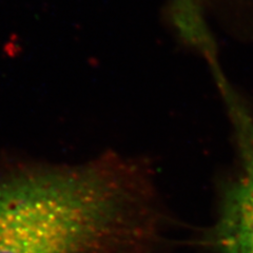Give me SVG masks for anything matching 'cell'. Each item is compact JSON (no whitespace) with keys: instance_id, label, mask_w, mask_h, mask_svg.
I'll list each match as a JSON object with an SVG mask.
<instances>
[{"instance_id":"obj_1","label":"cell","mask_w":253,"mask_h":253,"mask_svg":"<svg viewBox=\"0 0 253 253\" xmlns=\"http://www.w3.org/2000/svg\"><path fill=\"white\" fill-rule=\"evenodd\" d=\"M146 195L118 161L0 169V253H110L145 236Z\"/></svg>"},{"instance_id":"obj_2","label":"cell","mask_w":253,"mask_h":253,"mask_svg":"<svg viewBox=\"0 0 253 253\" xmlns=\"http://www.w3.org/2000/svg\"><path fill=\"white\" fill-rule=\"evenodd\" d=\"M228 107L236 130L242 170L225 194L214 244L220 253H253V116L237 99Z\"/></svg>"},{"instance_id":"obj_3","label":"cell","mask_w":253,"mask_h":253,"mask_svg":"<svg viewBox=\"0 0 253 253\" xmlns=\"http://www.w3.org/2000/svg\"><path fill=\"white\" fill-rule=\"evenodd\" d=\"M189 11L208 15L237 38H253V0H184Z\"/></svg>"}]
</instances>
